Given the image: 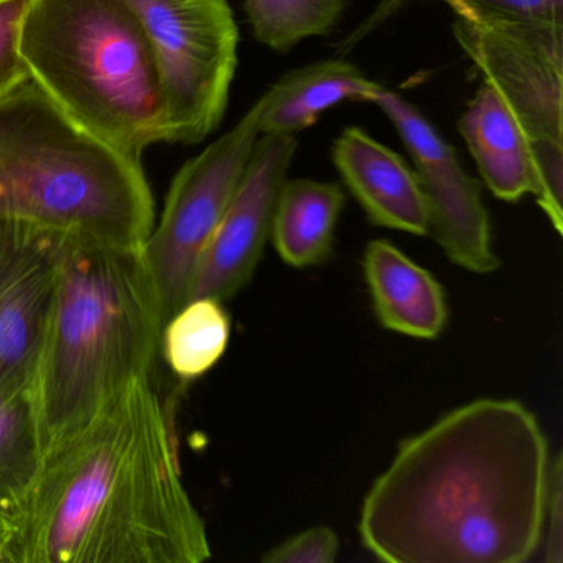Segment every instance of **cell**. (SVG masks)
Wrapping results in <instances>:
<instances>
[{"label":"cell","instance_id":"obj_1","mask_svg":"<svg viewBox=\"0 0 563 563\" xmlns=\"http://www.w3.org/2000/svg\"><path fill=\"white\" fill-rule=\"evenodd\" d=\"M550 456L512 398L454 408L398 446L365 494L362 545L388 563H522L542 543Z\"/></svg>","mask_w":563,"mask_h":563},{"label":"cell","instance_id":"obj_2","mask_svg":"<svg viewBox=\"0 0 563 563\" xmlns=\"http://www.w3.org/2000/svg\"><path fill=\"white\" fill-rule=\"evenodd\" d=\"M210 559L153 377L131 382L45 451L8 542L9 563H200Z\"/></svg>","mask_w":563,"mask_h":563},{"label":"cell","instance_id":"obj_3","mask_svg":"<svg viewBox=\"0 0 563 563\" xmlns=\"http://www.w3.org/2000/svg\"><path fill=\"white\" fill-rule=\"evenodd\" d=\"M163 309L143 249L64 236L44 354L34 380L45 451L131 382L153 377Z\"/></svg>","mask_w":563,"mask_h":563},{"label":"cell","instance_id":"obj_4","mask_svg":"<svg viewBox=\"0 0 563 563\" xmlns=\"http://www.w3.org/2000/svg\"><path fill=\"white\" fill-rule=\"evenodd\" d=\"M0 222L143 249L156 206L141 161L85 133L29 81L0 100Z\"/></svg>","mask_w":563,"mask_h":563},{"label":"cell","instance_id":"obj_5","mask_svg":"<svg viewBox=\"0 0 563 563\" xmlns=\"http://www.w3.org/2000/svg\"><path fill=\"white\" fill-rule=\"evenodd\" d=\"M21 54L78 128L131 159L169 143L153 51L128 0H29Z\"/></svg>","mask_w":563,"mask_h":563},{"label":"cell","instance_id":"obj_6","mask_svg":"<svg viewBox=\"0 0 563 563\" xmlns=\"http://www.w3.org/2000/svg\"><path fill=\"white\" fill-rule=\"evenodd\" d=\"M153 51L169 143L199 144L222 123L240 34L227 0H128Z\"/></svg>","mask_w":563,"mask_h":563},{"label":"cell","instance_id":"obj_7","mask_svg":"<svg viewBox=\"0 0 563 563\" xmlns=\"http://www.w3.org/2000/svg\"><path fill=\"white\" fill-rule=\"evenodd\" d=\"M260 98L229 133L184 164L143 255L159 295L164 322L187 301L200 260L216 235L260 137Z\"/></svg>","mask_w":563,"mask_h":563},{"label":"cell","instance_id":"obj_8","mask_svg":"<svg viewBox=\"0 0 563 563\" xmlns=\"http://www.w3.org/2000/svg\"><path fill=\"white\" fill-rule=\"evenodd\" d=\"M453 34L530 143L563 146V22L454 18Z\"/></svg>","mask_w":563,"mask_h":563},{"label":"cell","instance_id":"obj_9","mask_svg":"<svg viewBox=\"0 0 563 563\" xmlns=\"http://www.w3.org/2000/svg\"><path fill=\"white\" fill-rule=\"evenodd\" d=\"M377 104L404 141L430 209V233L451 263L476 275L500 268L479 180L457 159L454 147L410 101L378 85Z\"/></svg>","mask_w":563,"mask_h":563},{"label":"cell","instance_id":"obj_10","mask_svg":"<svg viewBox=\"0 0 563 563\" xmlns=\"http://www.w3.org/2000/svg\"><path fill=\"white\" fill-rule=\"evenodd\" d=\"M296 153L298 137L292 134H260L229 209L200 260L189 301L225 302L249 285L265 252L276 197Z\"/></svg>","mask_w":563,"mask_h":563},{"label":"cell","instance_id":"obj_11","mask_svg":"<svg viewBox=\"0 0 563 563\" xmlns=\"http://www.w3.org/2000/svg\"><path fill=\"white\" fill-rule=\"evenodd\" d=\"M62 239L18 225L0 258V395L34 384L54 308Z\"/></svg>","mask_w":563,"mask_h":563},{"label":"cell","instance_id":"obj_12","mask_svg":"<svg viewBox=\"0 0 563 563\" xmlns=\"http://www.w3.org/2000/svg\"><path fill=\"white\" fill-rule=\"evenodd\" d=\"M332 161L375 225L418 236L430 233V209L420 180L395 151L361 128L349 126L334 141Z\"/></svg>","mask_w":563,"mask_h":563},{"label":"cell","instance_id":"obj_13","mask_svg":"<svg viewBox=\"0 0 563 563\" xmlns=\"http://www.w3.org/2000/svg\"><path fill=\"white\" fill-rule=\"evenodd\" d=\"M364 276L378 321L413 339H437L448 321L446 295L428 269L388 240L368 242Z\"/></svg>","mask_w":563,"mask_h":563},{"label":"cell","instance_id":"obj_14","mask_svg":"<svg viewBox=\"0 0 563 563\" xmlns=\"http://www.w3.org/2000/svg\"><path fill=\"white\" fill-rule=\"evenodd\" d=\"M457 128L494 197L517 202L532 194V143L486 81L461 114Z\"/></svg>","mask_w":563,"mask_h":563},{"label":"cell","instance_id":"obj_15","mask_svg":"<svg viewBox=\"0 0 563 563\" xmlns=\"http://www.w3.org/2000/svg\"><path fill=\"white\" fill-rule=\"evenodd\" d=\"M378 85L345 60H322L289 71L263 95L260 134L296 136L342 101H371Z\"/></svg>","mask_w":563,"mask_h":563},{"label":"cell","instance_id":"obj_16","mask_svg":"<svg viewBox=\"0 0 563 563\" xmlns=\"http://www.w3.org/2000/svg\"><path fill=\"white\" fill-rule=\"evenodd\" d=\"M344 203L339 184L286 179L276 197L269 232L283 262L295 268L328 262Z\"/></svg>","mask_w":563,"mask_h":563},{"label":"cell","instance_id":"obj_17","mask_svg":"<svg viewBox=\"0 0 563 563\" xmlns=\"http://www.w3.org/2000/svg\"><path fill=\"white\" fill-rule=\"evenodd\" d=\"M45 457L34 384L0 395V529L11 536Z\"/></svg>","mask_w":563,"mask_h":563},{"label":"cell","instance_id":"obj_18","mask_svg":"<svg viewBox=\"0 0 563 563\" xmlns=\"http://www.w3.org/2000/svg\"><path fill=\"white\" fill-rule=\"evenodd\" d=\"M230 331V316L222 301L190 299L164 324L161 355L177 378L196 380L223 357Z\"/></svg>","mask_w":563,"mask_h":563},{"label":"cell","instance_id":"obj_19","mask_svg":"<svg viewBox=\"0 0 563 563\" xmlns=\"http://www.w3.org/2000/svg\"><path fill=\"white\" fill-rule=\"evenodd\" d=\"M345 8L347 0H245L256 41L279 54L331 34Z\"/></svg>","mask_w":563,"mask_h":563},{"label":"cell","instance_id":"obj_20","mask_svg":"<svg viewBox=\"0 0 563 563\" xmlns=\"http://www.w3.org/2000/svg\"><path fill=\"white\" fill-rule=\"evenodd\" d=\"M29 0H0V100L32 81L21 54L22 22Z\"/></svg>","mask_w":563,"mask_h":563},{"label":"cell","instance_id":"obj_21","mask_svg":"<svg viewBox=\"0 0 563 563\" xmlns=\"http://www.w3.org/2000/svg\"><path fill=\"white\" fill-rule=\"evenodd\" d=\"M454 18H512L563 22V0H441Z\"/></svg>","mask_w":563,"mask_h":563},{"label":"cell","instance_id":"obj_22","mask_svg":"<svg viewBox=\"0 0 563 563\" xmlns=\"http://www.w3.org/2000/svg\"><path fill=\"white\" fill-rule=\"evenodd\" d=\"M338 533L328 526H316L283 540L262 556L263 563H334L338 560Z\"/></svg>","mask_w":563,"mask_h":563},{"label":"cell","instance_id":"obj_23","mask_svg":"<svg viewBox=\"0 0 563 563\" xmlns=\"http://www.w3.org/2000/svg\"><path fill=\"white\" fill-rule=\"evenodd\" d=\"M543 562H563V460L556 454L550 463L543 516Z\"/></svg>","mask_w":563,"mask_h":563},{"label":"cell","instance_id":"obj_24","mask_svg":"<svg viewBox=\"0 0 563 563\" xmlns=\"http://www.w3.org/2000/svg\"><path fill=\"white\" fill-rule=\"evenodd\" d=\"M18 225L19 223L0 222V258H2L5 250H8Z\"/></svg>","mask_w":563,"mask_h":563},{"label":"cell","instance_id":"obj_25","mask_svg":"<svg viewBox=\"0 0 563 563\" xmlns=\"http://www.w3.org/2000/svg\"><path fill=\"white\" fill-rule=\"evenodd\" d=\"M0 563L8 562V532L4 529H0Z\"/></svg>","mask_w":563,"mask_h":563}]
</instances>
